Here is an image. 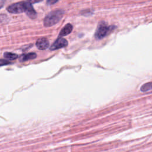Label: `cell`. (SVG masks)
Segmentation results:
<instances>
[{
  "label": "cell",
  "mask_w": 152,
  "mask_h": 152,
  "mask_svg": "<svg viewBox=\"0 0 152 152\" xmlns=\"http://www.w3.org/2000/svg\"><path fill=\"white\" fill-rule=\"evenodd\" d=\"M10 64V62L8 61L4 60V59H0V66L2 65H6Z\"/></svg>",
  "instance_id": "obj_11"
},
{
  "label": "cell",
  "mask_w": 152,
  "mask_h": 152,
  "mask_svg": "<svg viewBox=\"0 0 152 152\" xmlns=\"http://www.w3.org/2000/svg\"><path fill=\"white\" fill-rule=\"evenodd\" d=\"M4 56L5 59H7L11 60V61L16 59L18 57V55L14 53H11V52H5L4 53Z\"/></svg>",
  "instance_id": "obj_10"
},
{
  "label": "cell",
  "mask_w": 152,
  "mask_h": 152,
  "mask_svg": "<svg viewBox=\"0 0 152 152\" xmlns=\"http://www.w3.org/2000/svg\"><path fill=\"white\" fill-rule=\"evenodd\" d=\"M64 11L62 10H56L50 12L45 17L43 24L45 27H50L58 23L62 18Z\"/></svg>",
  "instance_id": "obj_1"
},
{
  "label": "cell",
  "mask_w": 152,
  "mask_h": 152,
  "mask_svg": "<svg viewBox=\"0 0 152 152\" xmlns=\"http://www.w3.org/2000/svg\"><path fill=\"white\" fill-rule=\"evenodd\" d=\"M113 26H109L104 22H102L100 23L97 27L96 31L95 32V37L97 39H101L107 36V34L110 33L112 30L114 29Z\"/></svg>",
  "instance_id": "obj_3"
},
{
  "label": "cell",
  "mask_w": 152,
  "mask_h": 152,
  "mask_svg": "<svg viewBox=\"0 0 152 152\" xmlns=\"http://www.w3.org/2000/svg\"><path fill=\"white\" fill-rule=\"evenodd\" d=\"M37 57V54L34 52H30L26 54H23L21 56H20L19 60L21 62H26L30 59H34Z\"/></svg>",
  "instance_id": "obj_8"
},
{
  "label": "cell",
  "mask_w": 152,
  "mask_h": 152,
  "mask_svg": "<svg viewBox=\"0 0 152 152\" xmlns=\"http://www.w3.org/2000/svg\"><path fill=\"white\" fill-rule=\"evenodd\" d=\"M140 90L144 93H152V82L144 84L141 87Z\"/></svg>",
  "instance_id": "obj_9"
},
{
  "label": "cell",
  "mask_w": 152,
  "mask_h": 152,
  "mask_svg": "<svg viewBox=\"0 0 152 152\" xmlns=\"http://www.w3.org/2000/svg\"><path fill=\"white\" fill-rule=\"evenodd\" d=\"M72 26L69 23L66 24L60 31L59 36H60V37L66 36L69 34L72 31Z\"/></svg>",
  "instance_id": "obj_7"
},
{
  "label": "cell",
  "mask_w": 152,
  "mask_h": 152,
  "mask_svg": "<svg viewBox=\"0 0 152 152\" xmlns=\"http://www.w3.org/2000/svg\"><path fill=\"white\" fill-rule=\"evenodd\" d=\"M36 46L40 50H45L49 48V42L46 38L42 37L36 41Z\"/></svg>",
  "instance_id": "obj_5"
},
{
  "label": "cell",
  "mask_w": 152,
  "mask_h": 152,
  "mask_svg": "<svg viewBox=\"0 0 152 152\" xmlns=\"http://www.w3.org/2000/svg\"><path fill=\"white\" fill-rule=\"evenodd\" d=\"M57 1H47V4H48L49 5H52V4H53L55 3H56Z\"/></svg>",
  "instance_id": "obj_12"
},
{
  "label": "cell",
  "mask_w": 152,
  "mask_h": 152,
  "mask_svg": "<svg viewBox=\"0 0 152 152\" xmlns=\"http://www.w3.org/2000/svg\"><path fill=\"white\" fill-rule=\"evenodd\" d=\"M68 45V41L62 37H58L51 45L50 48V50H55L62 48H64Z\"/></svg>",
  "instance_id": "obj_4"
},
{
  "label": "cell",
  "mask_w": 152,
  "mask_h": 152,
  "mask_svg": "<svg viewBox=\"0 0 152 152\" xmlns=\"http://www.w3.org/2000/svg\"><path fill=\"white\" fill-rule=\"evenodd\" d=\"M4 3H5V2H4V1H1V0H0V9H1V8H2V7L4 6Z\"/></svg>",
  "instance_id": "obj_13"
},
{
  "label": "cell",
  "mask_w": 152,
  "mask_h": 152,
  "mask_svg": "<svg viewBox=\"0 0 152 152\" xmlns=\"http://www.w3.org/2000/svg\"><path fill=\"white\" fill-rule=\"evenodd\" d=\"M28 1H22L12 4L7 7V11L12 14H20L26 12Z\"/></svg>",
  "instance_id": "obj_2"
},
{
  "label": "cell",
  "mask_w": 152,
  "mask_h": 152,
  "mask_svg": "<svg viewBox=\"0 0 152 152\" xmlns=\"http://www.w3.org/2000/svg\"><path fill=\"white\" fill-rule=\"evenodd\" d=\"M25 12L26 13L27 16H28L31 19H34L37 17V13L30 1H28V4L27 5V8Z\"/></svg>",
  "instance_id": "obj_6"
}]
</instances>
